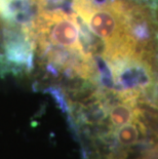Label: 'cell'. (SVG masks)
Here are the masks:
<instances>
[{
    "label": "cell",
    "mask_w": 158,
    "mask_h": 159,
    "mask_svg": "<svg viewBox=\"0 0 158 159\" xmlns=\"http://www.w3.org/2000/svg\"><path fill=\"white\" fill-rule=\"evenodd\" d=\"M66 0H31L38 9H50V8H58V6L64 4Z\"/></svg>",
    "instance_id": "obj_2"
},
{
    "label": "cell",
    "mask_w": 158,
    "mask_h": 159,
    "mask_svg": "<svg viewBox=\"0 0 158 159\" xmlns=\"http://www.w3.org/2000/svg\"><path fill=\"white\" fill-rule=\"evenodd\" d=\"M82 23L75 12H67L61 8L39 11L29 24L34 49H58L96 60L83 44Z\"/></svg>",
    "instance_id": "obj_1"
}]
</instances>
